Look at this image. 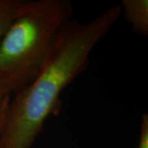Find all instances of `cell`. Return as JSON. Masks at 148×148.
Returning <instances> with one entry per match:
<instances>
[{
	"mask_svg": "<svg viewBox=\"0 0 148 148\" xmlns=\"http://www.w3.org/2000/svg\"><path fill=\"white\" fill-rule=\"evenodd\" d=\"M120 4L87 23L69 21L33 79L11 96L0 128V148H31L62 91L84 71L90 53L121 15Z\"/></svg>",
	"mask_w": 148,
	"mask_h": 148,
	"instance_id": "cell-1",
	"label": "cell"
},
{
	"mask_svg": "<svg viewBox=\"0 0 148 148\" xmlns=\"http://www.w3.org/2000/svg\"><path fill=\"white\" fill-rule=\"evenodd\" d=\"M10 99L11 96H8L0 103V128H1V126H2L3 121L6 110H7V107H8V102L10 101Z\"/></svg>",
	"mask_w": 148,
	"mask_h": 148,
	"instance_id": "cell-7",
	"label": "cell"
},
{
	"mask_svg": "<svg viewBox=\"0 0 148 148\" xmlns=\"http://www.w3.org/2000/svg\"><path fill=\"white\" fill-rule=\"evenodd\" d=\"M73 14L69 0H22L0 42V73L33 78Z\"/></svg>",
	"mask_w": 148,
	"mask_h": 148,
	"instance_id": "cell-2",
	"label": "cell"
},
{
	"mask_svg": "<svg viewBox=\"0 0 148 148\" xmlns=\"http://www.w3.org/2000/svg\"><path fill=\"white\" fill-rule=\"evenodd\" d=\"M22 0H0V42L15 18Z\"/></svg>",
	"mask_w": 148,
	"mask_h": 148,
	"instance_id": "cell-5",
	"label": "cell"
},
{
	"mask_svg": "<svg viewBox=\"0 0 148 148\" xmlns=\"http://www.w3.org/2000/svg\"><path fill=\"white\" fill-rule=\"evenodd\" d=\"M32 79V77L27 76L0 73V103L5 98L16 93Z\"/></svg>",
	"mask_w": 148,
	"mask_h": 148,
	"instance_id": "cell-4",
	"label": "cell"
},
{
	"mask_svg": "<svg viewBox=\"0 0 148 148\" xmlns=\"http://www.w3.org/2000/svg\"><path fill=\"white\" fill-rule=\"evenodd\" d=\"M138 148H148V115L144 114L142 117L141 131Z\"/></svg>",
	"mask_w": 148,
	"mask_h": 148,
	"instance_id": "cell-6",
	"label": "cell"
},
{
	"mask_svg": "<svg viewBox=\"0 0 148 148\" xmlns=\"http://www.w3.org/2000/svg\"><path fill=\"white\" fill-rule=\"evenodd\" d=\"M121 12L131 25L134 32L143 36L148 35L147 0H123Z\"/></svg>",
	"mask_w": 148,
	"mask_h": 148,
	"instance_id": "cell-3",
	"label": "cell"
}]
</instances>
